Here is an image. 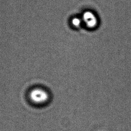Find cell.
<instances>
[{"mask_svg": "<svg viewBox=\"0 0 131 131\" xmlns=\"http://www.w3.org/2000/svg\"><path fill=\"white\" fill-rule=\"evenodd\" d=\"M30 98L34 103L41 104L48 100L49 95L43 89L36 88L32 90L30 93Z\"/></svg>", "mask_w": 131, "mask_h": 131, "instance_id": "6da1fadb", "label": "cell"}, {"mask_svg": "<svg viewBox=\"0 0 131 131\" xmlns=\"http://www.w3.org/2000/svg\"><path fill=\"white\" fill-rule=\"evenodd\" d=\"M82 20L84 21L87 27L89 28H95L98 24V19L95 14L91 11L85 12L82 16Z\"/></svg>", "mask_w": 131, "mask_h": 131, "instance_id": "7a4b0ae2", "label": "cell"}, {"mask_svg": "<svg viewBox=\"0 0 131 131\" xmlns=\"http://www.w3.org/2000/svg\"><path fill=\"white\" fill-rule=\"evenodd\" d=\"M72 23L73 25L76 27H79L81 25V20L79 18H74L72 20Z\"/></svg>", "mask_w": 131, "mask_h": 131, "instance_id": "3957f363", "label": "cell"}]
</instances>
